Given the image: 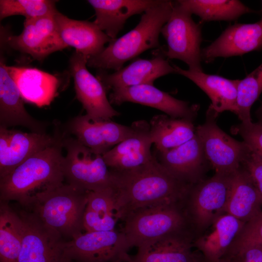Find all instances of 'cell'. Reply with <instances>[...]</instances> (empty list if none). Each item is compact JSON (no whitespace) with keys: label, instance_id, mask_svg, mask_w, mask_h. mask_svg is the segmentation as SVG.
<instances>
[{"label":"cell","instance_id":"obj_20","mask_svg":"<svg viewBox=\"0 0 262 262\" xmlns=\"http://www.w3.org/2000/svg\"><path fill=\"white\" fill-rule=\"evenodd\" d=\"M165 57L161 49L152 58H137L113 73L109 74L100 69L97 77L106 90L141 84L153 85L157 78L176 73L175 69Z\"/></svg>","mask_w":262,"mask_h":262},{"label":"cell","instance_id":"obj_1","mask_svg":"<svg viewBox=\"0 0 262 262\" xmlns=\"http://www.w3.org/2000/svg\"><path fill=\"white\" fill-rule=\"evenodd\" d=\"M147 164L121 172L112 171L115 213L123 221L131 213L147 207L180 202L191 185L173 176L155 155Z\"/></svg>","mask_w":262,"mask_h":262},{"label":"cell","instance_id":"obj_23","mask_svg":"<svg viewBox=\"0 0 262 262\" xmlns=\"http://www.w3.org/2000/svg\"><path fill=\"white\" fill-rule=\"evenodd\" d=\"M262 200L251 176L242 165L229 175L225 213L245 223L262 211Z\"/></svg>","mask_w":262,"mask_h":262},{"label":"cell","instance_id":"obj_33","mask_svg":"<svg viewBox=\"0 0 262 262\" xmlns=\"http://www.w3.org/2000/svg\"><path fill=\"white\" fill-rule=\"evenodd\" d=\"M86 209L101 215L111 214L116 216L113 187L88 191Z\"/></svg>","mask_w":262,"mask_h":262},{"label":"cell","instance_id":"obj_21","mask_svg":"<svg viewBox=\"0 0 262 262\" xmlns=\"http://www.w3.org/2000/svg\"><path fill=\"white\" fill-rule=\"evenodd\" d=\"M262 48V17L252 24L229 26L212 44L201 50L202 60L208 63L218 57L243 55Z\"/></svg>","mask_w":262,"mask_h":262},{"label":"cell","instance_id":"obj_13","mask_svg":"<svg viewBox=\"0 0 262 262\" xmlns=\"http://www.w3.org/2000/svg\"><path fill=\"white\" fill-rule=\"evenodd\" d=\"M195 238L188 228L169 233L142 244L127 262H203L201 253L193 249Z\"/></svg>","mask_w":262,"mask_h":262},{"label":"cell","instance_id":"obj_22","mask_svg":"<svg viewBox=\"0 0 262 262\" xmlns=\"http://www.w3.org/2000/svg\"><path fill=\"white\" fill-rule=\"evenodd\" d=\"M6 65L0 63V127L8 128L20 126L31 132L45 134L48 123L32 117L26 111L23 99L16 83L7 71Z\"/></svg>","mask_w":262,"mask_h":262},{"label":"cell","instance_id":"obj_5","mask_svg":"<svg viewBox=\"0 0 262 262\" xmlns=\"http://www.w3.org/2000/svg\"><path fill=\"white\" fill-rule=\"evenodd\" d=\"M123 222L120 230L131 248L138 247L147 242L178 230L190 229L180 202L140 209L130 213Z\"/></svg>","mask_w":262,"mask_h":262},{"label":"cell","instance_id":"obj_28","mask_svg":"<svg viewBox=\"0 0 262 262\" xmlns=\"http://www.w3.org/2000/svg\"><path fill=\"white\" fill-rule=\"evenodd\" d=\"M176 73L187 78L202 89L209 97L212 103L209 108L215 113L236 112L237 89L240 80H230L203 71L184 70L173 64Z\"/></svg>","mask_w":262,"mask_h":262},{"label":"cell","instance_id":"obj_26","mask_svg":"<svg viewBox=\"0 0 262 262\" xmlns=\"http://www.w3.org/2000/svg\"><path fill=\"white\" fill-rule=\"evenodd\" d=\"M159 0H89L96 14L95 24L112 40L116 38L130 16L144 13Z\"/></svg>","mask_w":262,"mask_h":262},{"label":"cell","instance_id":"obj_19","mask_svg":"<svg viewBox=\"0 0 262 262\" xmlns=\"http://www.w3.org/2000/svg\"><path fill=\"white\" fill-rule=\"evenodd\" d=\"M66 128L83 145L102 155L133 131L131 126L123 125L111 120L93 121L86 115L69 120Z\"/></svg>","mask_w":262,"mask_h":262},{"label":"cell","instance_id":"obj_27","mask_svg":"<svg viewBox=\"0 0 262 262\" xmlns=\"http://www.w3.org/2000/svg\"><path fill=\"white\" fill-rule=\"evenodd\" d=\"M23 100L38 107L49 105L59 86L54 75L35 68L6 66Z\"/></svg>","mask_w":262,"mask_h":262},{"label":"cell","instance_id":"obj_32","mask_svg":"<svg viewBox=\"0 0 262 262\" xmlns=\"http://www.w3.org/2000/svg\"><path fill=\"white\" fill-rule=\"evenodd\" d=\"M55 1L50 0H0V20L14 15L33 19L55 14Z\"/></svg>","mask_w":262,"mask_h":262},{"label":"cell","instance_id":"obj_35","mask_svg":"<svg viewBox=\"0 0 262 262\" xmlns=\"http://www.w3.org/2000/svg\"><path fill=\"white\" fill-rule=\"evenodd\" d=\"M232 132L239 134L251 148L262 157V125L259 123H242L232 128Z\"/></svg>","mask_w":262,"mask_h":262},{"label":"cell","instance_id":"obj_42","mask_svg":"<svg viewBox=\"0 0 262 262\" xmlns=\"http://www.w3.org/2000/svg\"><path fill=\"white\" fill-rule=\"evenodd\" d=\"M204 262V261H203V262Z\"/></svg>","mask_w":262,"mask_h":262},{"label":"cell","instance_id":"obj_7","mask_svg":"<svg viewBox=\"0 0 262 262\" xmlns=\"http://www.w3.org/2000/svg\"><path fill=\"white\" fill-rule=\"evenodd\" d=\"M66 150L63 171L66 183L86 191L113 187L114 176L102 155L93 152L75 137L61 132Z\"/></svg>","mask_w":262,"mask_h":262},{"label":"cell","instance_id":"obj_37","mask_svg":"<svg viewBox=\"0 0 262 262\" xmlns=\"http://www.w3.org/2000/svg\"><path fill=\"white\" fill-rule=\"evenodd\" d=\"M253 242L262 243V211L245 224L229 249Z\"/></svg>","mask_w":262,"mask_h":262},{"label":"cell","instance_id":"obj_14","mask_svg":"<svg viewBox=\"0 0 262 262\" xmlns=\"http://www.w3.org/2000/svg\"><path fill=\"white\" fill-rule=\"evenodd\" d=\"M55 14L25 19L22 33L18 35L9 36L7 43L12 48L27 53L38 61L43 60L53 52L65 49L67 46L59 33Z\"/></svg>","mask_w":262,"mask_h":262},{"label":"cell","instance_id":"obj_36","mask_svg":"<svg viewBox=\"0 0 262 262\" xmlns=\"http://www.w3.org/2000/svg\"><path fill=\"white\" fill-rule=\"evenodd\" d=\"M118 221L115 215H101L86 208L83 218L84 232L106 231L115 229Z\"/></svg>","mask_w":262,"mask_h":262},{"label":"cell","instance_id":"obj_38","mask_svg":"<svg viewBox=\"0 0 262 262\" xmlns=\"http://www.w3.org/2000/svg\"><path fill=\"white\" fill-rule=\"evenodd\" d=\"M249 147V150L241 165L252 179L262 200V157Z\"/></svg>","mask_w":262,"mask_h":262},{"label":"cell","instance_id":"obj_30","mask_svg":"<svg viewBox=\"0 0 262 262\" xmlns=\"http://www.w3.org/2000/svg\"><path fill=\"white\" fill-rule=\"evenodd\" d=\"M178 2L192 15L202 21H232L253 12L238 0H180Z\"/></svg>","mask_w":262,"mask_h":262},{"label":"cell","instance_id":"obj_9","mask_svg":"<svg viewBox=\"0 0 262 262\" xmlns=\"http://www.w3.org/2000/svg\"><path fill=\"white\" fill-rule=\"evenodd\" d=\"M218 114L208 108L205 122L196 128L205 157L215 173L229 175L238 169L249 147L231 137L216 123Z\"/></svg>","mask_w":262,"mask_h":262},{"label":"cell","instance_id":"obj_24","mask_svg":"<svg viewBox=\"0 0 262 262\" xmlns=\"http://www.w3.org/2000/svg\"><path fill=\"white\" fill-rule=\"evenodd\" d=\"M246 223L223 213L194 241V246L208 262H218L227 253Z\"/></svg>","mask_w":262,"mask_h":262},{"label":"cell","instance_id":"obj_3","mask_svg":"<svg viewBox=\"0 0 262 262\" xmlns=\"http://www.w3.org/2000/svg\"><path fill=\"white\" fill-rule=\"evenodd\" d=\"M173 1L161 0L148 9L138 25L118 38L111 40L98 54L89 57L87 65L101 70H118L127 61L144 51L160 47L159 36L172 12Z\"/></svg>","mask_w":262,"mask_h":262},{"label":"cell","instance_id":"obj_16","mask_svg":"<svg viewBox=\"0 0 262 262\" xmlns=\"http://www.w3.org/2000/svg\"><path fill=\"white\" fill-rule=\"evenodd\" d=\"M59 139L58 131L51 136L0 127V179Z\"/></svg>","mask_w":262,"mask_h":262},{"label":"cell","instance_id":"obj_11","mask_svg":"<svg viewBox=\"0 0 262 262\" xmlns=\"http://www.w3.org/2000/svg\"><path fill=\"white\" fill-rule=\"evenodd\" d=\"M19 216L22 245L18 262H68L64 253L66 240L32 212L23 211Z\"/></svg>","mask_w":262,"mask_h":262},{"label":"cell","instance_id":"obj_34","mask_svg":"<svg viewBox=\"0 0 262 262\" xmlns=\"http://www.w3.org/2000/svg\"><path fill=\"white\" fill-rule=\"evenodd\" d=\"M220 260L225 262H262V243L253 242L229 249Z\"/></svg>","mask_w":262,"mask_h":262},{"label":"cell","instance_id":"obj_39","mask_svg":"<svg viewBox=\"0 0 262 262\" xmlns=\"http://www.w3.org/2000/svg\"><path fill=\"white\" fill-rule=\"evenodd\" d=\"M257 114L259 120L258 123L262 125V105L258 110Z\"/></svg>","mask_w":262,"mask_h":262},{"label":"cell","instance_id":"obj_41","mask_svg":"<svg viewBox=\"0 0 262 262\" xmlns=\"http://www.w3.org/2000/svg\"><path fill=\"white\" fill-rule=\"evenodd\" d=\"M204 262H207V261H206V260H205V259H204ZM218 262H224V261H223V260H220Z\"/></svg>","mask_w":262,"mask_h":262},{"label":"cell","instance_id":"obj_8","mask_svg":"<svg viewBox=\"0 0 262 262\" xmlns=\"http://www.w3.org/2000/svg\"><path fill=\"white\" fill-rule=\"evenodd\" d=\"M161 33L167 44V49H162L165 57L184 62L189 70L203 71L201 25L193 20L192 14L177 0L173 1L172 13Z\"/></svg>","mask_w":262,"mask_h":262},{"label":"cell","instance_id":"obj_31","mask_svg":"<svg viewBox=\"0 0 262 262\" xmlns=\"http://www.w3.org/2000/svg\"><path fill=\"white\" fill-rule=\"evenodd\" d=\"M22 245V226L19 214L7 202L0 204V261L18 262Z\"/></svg>","mask_w":262,"mask_h":262},{"label":"cell","instance_id":"obj_25","mask_svg":"<svg viewBox=\"0 0 262 262\" xmlns=\"http://www.w3.org/2000/svg\"><path fill=\"white\" fill-rule=\"evenodd\" d=\"M54 18L64 43L88 57L100 53L104 45L112 40L94 22L71 19L58 11Z\"/></svg>","mask_w":262,"mask_h":262},{"label":"cell","instance_id":"obj_40","mask_svg":"<svg viewBox=\"0 0 262 262\" xmlns=\"http://www.w3.org/2000/svg\"><path fill=\"white\" fill-rule=\"evenodd\" d=\"M127 260H118L113 262H127Z\"/></svg>","mask_w":262,"mask_h":262},{"label":"cell","instance_id":"obj_17","mask_svg":"<svg viewBox=\"0 0 262 262\" xmlns=\"http://www.w3.org/2000/svg\"><path fill=\"white\" fill-rule=\"evenodd\" d=\"M159 163L179 180L192 185L205 179L207 161L197 135L185 143L154 154Z\"/></svg>","mask_w":262,"mask_h":262},{"label":"cell","instance_id":"obj_15","mask_svg":"<svg viewBox=\"0 0 262 262\" xmlns=\"http://www.w3.org/2000/svg\"><path fill=\"white\" fill-rule=\"evenodd\" d=\"M109 101L117 105L125 102L140 104L158 109L172 118L192 121L197 116L199 109L198 104H190L177 99L153 85L148 84L113 89Z\"/></svg>","mask_w":262,"mask_h":262},{"label":"cell","instance_id":"obj_6","mask_svg":"<svg viewBox=\"0 0 262 262\" xmlns=\"http://www.w3.org/2000/svg\"><path fill=\"white\" fill-rule=\"evenodd\" d=\"M229 175L215 173L191 185L180 201L189 227L195 238L225 213Z\"/></svg>","mask_w":262,"mask_h":262},{"label":"cell","instance_id":"obj_29","mask_svg":"<svg viewBox=\"0 0 262 262\" xmlns=\"http://www.w3.org/2000/svg\"><path fill=\"white\" fill-rule=\"evenodd\" d=\"M149 123L156 151L176 147L191 139L196 134L193 121L187 119L158 115L153 116Z\"/></svg>","mask_w":262,"mask_h":262},{"label":"cell","instance_id":"obj_12","mask_svg":"<svg viewBox=\"0 0 262 262\" xmlns=\"http://www.w3.org/2000/svg\"><path fill=\"white\" fill-rule=\"evenodd\" d=\"M88 57L78 51L70 60L76 97L93 121L111 120L120 114L115 110L106 96V90L97 77L86 68Z\"/></svg>","mask_w":262,"mask_h":262},{"label":"cell","instance_id":"obj_10","mask_svg":"<svg viewBox=\"0 0 262 262\" xmlns=\"http://www.w3.org/2000/svg\"><path fill=\"white\" fill-rule=\"evenodd\" d=\"M130 248L120 230L83 232L65 241L64 253L68 262H113L128 260Z\"/></svg>","mask_w":262,"mask_h":262},{"label":"cell","instance_id":"obj_18","mask_svg":"<svg viewBox=\"0 0 262 262\" xmlns=\"http://www.w3.org/2000/svg\"><path fill=\"white\" fill-rule=\"evenodd\" d=\"M132 133L108 151L103 158L113 171L131 170L150 162L154 157L151 151L152 141L149 123L145 120L132 123Z\"/></svg>","mask_w":262,"mask_h":262},{"label":"cell","instance_id":"obj_2","mask_svg":"<svg viewBox=\"0 0 262 262\" xmlns=\"http://www.w3.org/2000/svg\"><path fill=\"white\" fill-rule=\"evenodd\" d=\"M53 145L34 154L0 179V200L28 208L43 193L65 181L61 132Z\"/></svg>","mask_w":262,"mask_h":262},{"label":"cell","instance_id":"obj_4","mask_svg":"<svg viewBox=\"0 0 262 262\" xmlns=\"http://www.w3.org/2000/svg\"><path fill=\"white\" fill-rule=\"evenodd\" d=\"M88 192L64 182L40 195L27 209L47 227L70 240L84 231Z\"/></svg>","mask_w":262,"mask_h":262}]
</instances>
